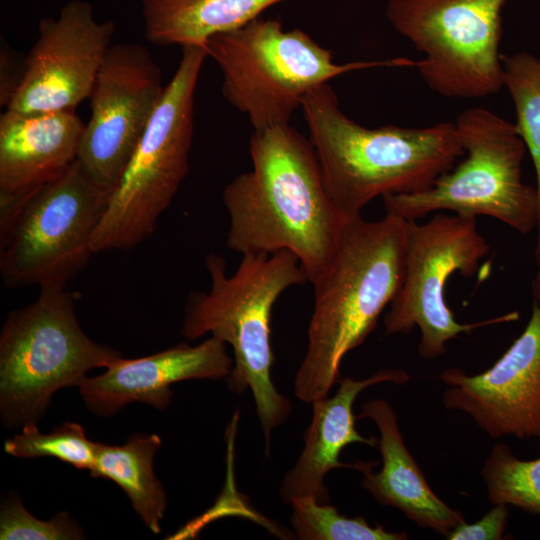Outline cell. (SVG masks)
I'll list each match as a JSON object with an SVG mask.
<instances>
[{"mask_svg":"<svg viewBox=\"0 0 540 540\" xmlns=\"http://www.w3.org/2000/svg\"><path fill=\"white\" fill-rule=\"evenodd\" d=\"M252 168L229 182L226 245L240 253L288 250L314 285L327 272L348 217L332 200L310 141L289 124L254 131Z\"/></svg>","mask_w":540,"mask_h":540,"instance_id":"obj_1","label":"cell"},{"mask_svg":"<svg viewBox=\"0 0 540 540\" xmlns=\"http://www.w3.org/2000/svg\"><path fill=\"white\" fill-rule=\"evenodd\" d=\"M408 220L349 217L325 275L313 285L314 308L296 397L312 403L340 382L344 356L361 345L397 295L404 277Z\"/></svg>","mask_w":540,"mask_h":540,"instance_id":"obj_2","label":"cell"},{"mask_svg":"<svg viewBox=\"0 0 540 540\" xmlns=\"http://www.w3.org/2000/svg\"><path fill=\"white\" fill-rule=\"evenodd\" d=\"M300 108L327 190L348 218L379 196L428 188L464 155L455 123L367 128L340 109L328 83L309 91Z\"/></svg>","mask_w":540,"mask_h":540,"instance_id":"obj_3","label":"cell"},{"mask_svg":"<svg viewBox=\"0 0 540 540\" xmlns=\"http://www.w3.org/2000/svg\"><path fill=\"white\" fill-rule=\"evenodd\" d=\"M205 265L210 288L188 295L181 334L188 340L211 334L231 346L234 364L226 377L228 388L237 394L250 389L269 455L273 429L292 410L271 378L272 309L285 290L308 282L307 274L288 250L244 254L230 276L221 255L210 253Z\"/></svg>","mask_w":540,"mask_h":540,"instance_id":"obj_4","label":"cell"},{"mask_svg":"<svg viewBox=\"0 0 540 540\" xmlns=\"http://www.w3.org/2000/svg\"><path fill=\"white\" fill-rule=\"evenodd\" d=\"M205 48L222 71V95L248 116L254 131L289 124L309 91L341 74L415 65L403 57L338 64L303 30L286 31L278 19L261 17L212 36Z\"/></svg>","mask_w":540,"mask_h":540,"instance_id":"obj_5","label":"cell"},{"mask_svg":"<svg viewBox=\"0 0 540 540\" xmlns=\"http://www.w3.org/2000/svg\"><path fill=\"white\" fill-rule=\"evenodd\" d=\"M181 48L177 70L108 194L91 240L94 254L131 250L150 237L188 173L194 94L208 55L205 46Z\"/></svg>","mask_w":540,"mask_h":540,"instance_id":"obj_6","label":"cell"},{"mask_svg":"<svg viewBox=\"0 0 540 540\" xmlns=\"http://www.w3.org/2000/svg\"><path fill=\"white\" fill-rule=\"evenodd\" d=\"M121 353L91 340L75 315L66 286L40 287L30 305L9 313L0 336V411L5 426L44 415L53 394L79 386L86 373L107 368Z\"/></svg>","mask_w":540,"mask_h":540,"instance_id":"obj_7","label":"cell"},{"mask_svg":"<svg viewBox=\"0 0 540 540\" xmlns=\"http://www.w3.org/2000/svg\"><path fill=\"white\" fill-rule=\"evenodd\" d=\"M464 159L428 188L383 196L386 213L416 220L437 211L489 216L522 234L537 227L536 188L522 178L525 144L515 124L483 107L463 111L455 122Z\"/></svg>","mask_w":540,"mask_h":540,"instance_id":"obj_8","label":"cell"},{"mask_svg":"<svg viewBox=\"0 0 540 540\" xmlns=\"http://www.w3.org/2000/svg\"><path fill=\"white\" fill-rule=\"evenodd\" d=\"M506 0H389L386 16L424 58V82L452 98H479L504 87L502 9Z\"/></svg>","mask_w":540,"mask_h":540,"instance_id":"obj_9","label":"cell"},{"mask_svg":"<svg viewBox=\"0 0 540 540\" xmlns=\"http://www.w3.org/2000/svg\"><path fill=\"white\" fill-rule=\"evenodd\" d=\"M108 194L77 160L38 189L0 233L5 284L66 286L94 254L91 240Z\"/></svg>","mask_w":540,"mask_h":540,"instance_id":"obj_10","label":"cell"},{"mask_svg":"<svg viewBox=\"0 0 540 540\" xmlns=\"http://www.w3.org/2000/svg\"><path fill=\"white\" fill-rule=\"evenodd\" d=\"M489 245L477 229L476 218L435 214L428 222L408 220L405 270L401 287L384 317L388 334L420 330L418 351L434 359L446 343L479 327L518 319L512 312L475 323H459L445 299V286L456 272L474 274L488 255Z\"/></svg>","mask_w":540,"mask_h":540,"instance_id":"obj_11","label":"cell"},{"mask_svg":"<svg viewBox=\"0 0 540 540\" xmlns=\"http://www.w3.org/2000/svg\"><path fill=\"white\" fill-rule=\"evenodd\" d=\"M165 86L160 67L139 43L110 46L90 94L77 161L109 192L121 177Z\"/></svg>","mask_w":540,"mask_h":540,"instance_id":"obj_12","label":"cell"},{"mask_svg":"<svg viewBox=\"0 0 540 540\" xmlns=\"http://www.w3.org/2000/svg\"><path fill=\"white\" fill-rule=\"evenodd\" d=\"M26 56L22 82L6 109L19 112L75 110L89 99L115 32L98 22L89 2H67L56 18H43Z\"/></svg>","mask_w":540,"mask_h":540,"instance_id":"obj_13","label":"cell"},{"mask_svg":"<svg viewBox=\"0 0 540 540\" xmlns=\"http://www.w3.org/2000/svg\"><path fill=\"white\" fill-rule=\"evenodd\" d=\"M443 403L468 414L492 437L536 436L540 428V303L521 335L486 371L468 375L448 368Z\"/></svg>","mask_w":540,"mask_h":540,"instance_id":"obj_14","label":"cell"},{"mask_svg":"<svg viewBox=\"0 0 540 540\" xmlns=\"http://www.w3.org/2000/svg\"><path fill=\"white\" fill-rule=\"evenodd\" d=\"M84 125L74 110L1 114L0 233L38 189L77 160Z\"/></svg>","mask_w":540,"mask_h":540,"instance_id":"obj_15","label":"cell"},{"mask_svg":"<svg viewBox=\"0 0 540 540\" xmlns=\"http://www.w3.org/2000/svg\"><path fill=\"white\" fill-rule=\"evenodd\" d=\"M233 364L227 344L211 336L197 346L180 343L146 357H120L104 373L86 376L78 387L86 407L99 416L113 415L133 402L164 410L173 394L172 384L226 378Z\"/></svg>","mask_w":540,"mask_h":540,"instance_id":"obj_16","label":"cell"},{"mask_svg":"<svg viewBox=\"0 0 540 540\" xmlns=\"http://www.w3.org/2000/svg\"><path fill=\"white\" fill-rule=\"evenodd\" d=\"M410 379L402 369H384L374 375L355 380L346 377L332 397H323L312 402L313 416L305 435L304 448L295 465L286 473L280 487L283 502L290 504L292 499L313 496L320 503L329 502L328 489L324 484L326 474L334 468L346 467L364 472L373 463H343L339 460L342 449L351 443L377 446L375 437H363L355 428L353 404L364 389L384 383L405 384Z\"/></svg>","mask_w":540,"mask_h":540,"instance_id":"obj_17","label":"cell"},{"mask_svg":"<svg viewBox=\"0 0 540 540\" xmlns=\"http://www.w3.org/2000/svg\"><path fill=\"white\" fill-rule=\"evenodd\" d=\"M357 418H369L380 432L378 441L382 468L363 472V488L381 505L399 509L418 526L446 536L465 522L460 511L443 502L431 489L421 469L404 444L395 411L382 399L361 405Z\"/></svg>","mask_w":540,"mask_h":540,"instance_id":"obj_18","label":"cell"},{"mask_svg":"<svg viewBox=\"0 0 540 540\" xmlns=\"http://www.w3.org/2000/svg\"><path fill=\"white\" fill-rule=\"evenodd\" d=\"M288 0H141L145 37L158 46H205Z\"/></svg>","mask_w":540,"mask_h":540,"instance_id":"obj_19","label":"cell"},{"mask_svg":"<svg viewBox=\"0 0 540 540\" xmlns=\"http://www.w3.org/2000/svg\"><path fill=\"white\" fill-rule=\"evenodd\" d=\"M161 446L156 434H136L124 445L96 442L93 477L118 484L129 497L146 527L160 533V521L166 508V494L153 472V458Z\"/></svg>","mask_w":540,"mask_h":540,"instance_id":"obj_20","label":"cell"},{"mask_svg":"<svg viewBox=\"0 0 540 540\" xmlns=\"http://www.w3.org/2000/svg\"><path fill=\"white\" fill-rule=\"evenodd\" d=\"M503 84L516 111L515 127L529 151L536 174L538 221L535 259L540 266V58L527 52L502 55Z\"/></svg>","mask_w":540,"mask_h":540,"instance_id":"obj_21","label":"cell"},{"mask_svg":"<svg viewBox=\"0 0 540 540\" xmlns=\"http://www.w3.org/2000/svg\"><path fill=\"white\" fill-rule=\"evenodd\" d=\"M489 500L540 514V457L520 460L510 448L495 445L482 469Z\"/></svg>","mask_w":540,"mask_h":540,"instance_id":"obj_22","label":"cell"},{"mask_svg":"<svg viewBox=\"0 0 540 540\" xmlns=\"http://www.w3.org/2000/svg\"><path fill=\"white\" fill-rule=\"evenodd\" d=\"M291 524L300 540H404V532H390L381 525L371 526L363 517L348 518L328 503L313 496L292 499Z\"/></svg>","mask_w":540,"mask_h":540,"instance_id":"obj_23","label":"cell"},{"mask_svg":"<svg viewBox=\"0 0 540 540\" xmlns=\"http://www.w3.org/2000/svg\"><path fill=\"white\" fill-rule=\"evenodd\" d=\"M96 442L90 441L79 423L65 422L50 433H41L36 423L4 443L6 453L19 458L54 457L78 469L89 471L95 461Z\"/></svg>","mask_w":540,"mask_h":540,"instance_id":"obj_24","label":"cell"},{"mask_svg":"<svg viewBox=\"0 0 540 540\" xmlns=\"http://www.w3.org/2000/svg\"><path fill=\"white\" fill-rule=\"evenodd\" d=\"M80 526L65 512L44 521L32 516L19 497H9L1 505V540H72L83 539Z\"/></svg>","mask_w":540,"mask_h":540,"instance_id":"obj_25","label":"cell"},{"mask_svg":"<svg viewBox=\"0 0 540 540\" xmlns=\"http://www.w3.org/2000/svg\"><path fill=\"white\" fill-rule=\"evenodd\" d=\"M507 519L506 505L496 504L476 522L468 524L465 521L445 537L449 540H500L504 536Z\"/></svg>","mask_w":540,"mask_h":540,"instance_id":"obj_26","label":"cell"},{"mask_svg":"<svg viewBox=\"0 0 540 540\" xmlns=\"http://www.w3.org/2000/svg\"><path fill=\"white\" fill-rule=\"evenodd\" d=\"M26 57H20L3 37L0 45V105L7 107L25 73Z\"/></svg>","mask_w":540,"mask_h":540,"instance_id":"obj_27","label":"cell"},{"mask_svg":"<svg viewBox=\"0 0 540 540\" xmlns=\"http://www.w3.org/2000/svg\"><path fill=\"white\" fill-rule=\"evenodd\" d=\"M534 301L540 303V267H537L536 274L531 283Z\"/></svg>","mask_w":540,"mask_h":540,"instance_id":"obj_28","label":"cell"},{"mask_svg":"<svg viewBox=\"0 0 540 540\" xmlns=\"http://www.w3.org/2000/svg\"><path fill=\"white\" fill-rule=\"evenodd\" d=\"M536 436H538L540 438V428H539Z\"/></svg>","mask_w":540,"mask_h":540,"instance_id":"obj_29","label":"cell"}]
</instances>
